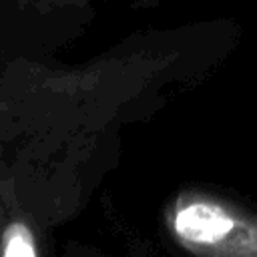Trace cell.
<instances>
[{"label": "cell", "mask_w": 257, "mask_h": 257, "mask_svg": "<svg viewBox=\"0 0 257 257\" xmlns=\"http://www.w3.org/2000/svg\"><path fill=\"white\" fill-rule=\"evenodd\" d=\"M173 239L195 257H257V211L209 193H183L167 209Z\"/></svg>", "instance_id": "1"}, {"label": "cell", "mask_w": 257, "mask_h": 257, "mask_svg": "<svg viewBox=\"0 0 257 257\" xmlns=\"http://www.w3.org/2000/svg\"><path fill=\"white\" fill-rule=\"evenodd\" d=\"M0 257H40L32 227L20 219H8L0 229Z\"/></svg>", "instance_id": "2"}, {"label": "cell", "mask_w": 257, "mask_h": 257, "mask_svg": "<svg viewBox=\"0 0 257 257\" xmlns=\"http://www.w3.org/2000/svg\"><path fill=\"white\" fill-rule=\"evenodd\" d=\"M58 4H78V2H86V0H56Z\"/></svg>", "instance_id": "3"}]
</instances>
